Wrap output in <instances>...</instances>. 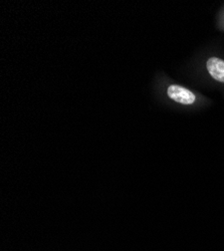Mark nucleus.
Segmentation results:
<instances>
[{
	"label": "nucleus",
	"instance_id": "1",
	"mask_svg": "<svg viewBox=\"0 0 224 251\" xmlns=\"http://www.w3.org/2000/svg\"><path fill=\"white\" fill-rule=\"evenodd\" d=\"M168 96L173 100L183 103V104H191L195 101V95L189 90L182 88L180 86L172 85L168 88Z\"/></svg>",
	"mask_w": 224,
	"mask_h": 251
},
{
	"label": "nucleus",
	"instance_id": "2",
	"mask_svg": "<svg viewBox=\"0 0 224 251\" xmlns=\"http://www.w3.org/2000/svg\"><path fill=\"white\" fill-rule=\"evenodd\" d=\"M207 70L210 75L218 81L224 82V60L211 57L207 60Z\"/></svg>",
	"mask_w": 224,
	"mask_h": 251
}]
</instances>
